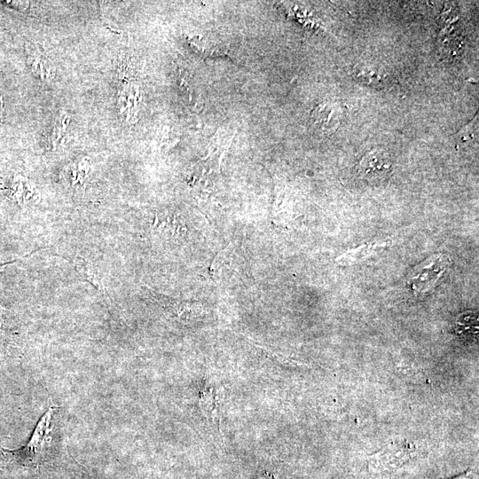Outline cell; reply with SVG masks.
Returning a JSON list of instances; mask_svg holds the SVG:
<instances>
[{"label":"cell","mask_w":479,"mask_h":479,"mask_svg":"<svg viewBox=\"0 0 479 479\" xmlns=\"http://www.w3.org/2000/svg\"><path fill=\"white\" fill-rule=\"evenodd\" d=\"M414 453V445L406 440L389 444L385 449L369 456V472L374 475L392 472L410 460Z\"/></svg>","instance_id":"2"},{"label":"cell","mask_w":479,"mask_h":479,"mask_svg":"<svg viewBox=\"0 0 479 479\" xmlns=\"http://www.w3.org/2000/svg\"><path fill=\"white\" fill-rule=\"evenodd\" d=\"M90 166L87 160L73 163L66 169V179L72 186H82L88 176Z\"/></svg>","instance_id":"12"},{"label":"cell","mask_w":479,"mask_h":479,"mask_svg":"<svg viewBox=\"0 0 479 479\" xmlns=\"http://www.w3.org/2000/svg\"><path fill=\"white\" fill-rule=\"evenodd\" d=\"M199 405L205 419L212 428L219 430L220 404L215 386L205 383L200 392Z\"/></svg>","instance_id":"6"},{"label":"cell","mask_w":479,"mask_h":479,"mask_svg":"<svg viewBox=\"0 0 479 479\" xmlns=\"http://www.w3.org/2000/svg\"><path fill=\"white\" fill-rule=\"evenodd\" d=\"M59 408L50 406L37 421L36 426L27 444L18 449L9 450L0 447L1 452L27 467H38L51 446L53 434V419Z\"/></svg>","instance_id":"1"},{"label":"cell","mask_w":479,"mask_h":479,"mask_svg":"<svg viewBox=\"0 0 479 479\" xmlns=\"http://www.w3.org/2000/svg\"><path fill=\"white\" fill-rule=\"evenodd\" d=\"M341 107L335 104H319L311 113L314 126L324 133L333 132L341 122Z\"/></svg>","instance_id":"7"},{"label":"cell","mask_w":479,"mask_h":479,"mask_svg":"<svg viewBox=\"0 0 479 479\" xmlns=\"http://www.w3.org/2000/svg\"><path fill=\"white\" fill-rule=\"evenodd\" d=\"M75 270L82 281L90 283L95 289L107 296L106 287L99 276L97 267L83 256H76Z\"/></svg>","instance_id":"9"},{"label":"cell","mask_w":479,"mask_h":479,"mask_svg":"<svg viewBox=\"0 0 479 479\" xmlns=\"http://www.w3.org/2000/svg\"><path fill=\"white\" fill-rule=\"evenodd\" d=\"M387 246H389V244L385 241L363 245L357 248H354L340 255L337 258V263L340 265H349L357 263V262L364 260L379 251L383 250Z\"/></svg>","instance_id":"10"},{"label":"cell","mask_w":479,"mask_h":479,"mask_svg":"<svg viewBox=\"0 0 479 479\" xmlns=\"http://www.w3.org/2000/svg\"><path fill=\"white\" fill-rule=\"evenodd\" d=\"M450 259L443 255H434L418 265L408 279V286L415 294L432 290L445 273Z\"/></svg>","instance_id":"3"},{"label":"cell","mask_w":479,"mask_h":479,"mask_svg":"<svg viewBox=\"0 0 479 479\" xmlns=\"http://www.w3.org/2000/svg\"><path fill=\"white\" fill-rule=\"evenodd\" d=\"M391 167L389 155L381 149H373L363 156L357 169L362 178L375 181L388 176Z\"/></svg>","instance_id":"5"},{"label":"cell","mask_w":479,"mask_h":479,"mask_svg":"<svg viewBox=\"0 0 479 479\" xmlns=\"http://www.w3.org/2000/svg\"><path fill=\"white\" fill-rule=\"evenodd\" d=\"M31 70L41 80L47 79L50 75V67L47 62L40 55L30 54L28 58Z\"/></svg>","instance_id":"15"},{"label":"cell","mask_w":479,"mask_h":479,"mask_svg":"<svg viewBox=\"0 0 479 479\" xmlns=\"http://www.w3.org/2000/svg\"><path fill=\"white\" fill-rule=\"evenodd\" d=\"M12 198L19 204H25L33 200L35 196V188L33 185L24 177H18L13 180L11 188Z\"/></svg>","instance_id":"11"},{"label":"cell","mask_w":479,"mask_h":479,"mask_svg":"<svg viewBox=\"0 0 479 479\" xmlns=\"http://www.w3.org/2000/svg\"><path fill=\"white\" fill-rule=\"evenodd\" d=\"M60 118H58L54 128L52 129L51 137V142L52 146H55L57 142L59 140V137H61L62 132L64 131L65 126L67 124V116H59Z\"/></svg>","instance_id":"16"},{"label":"cell","mask_w":479,"mask_h":479,"mask_svg":"<svg viewBox=\"0 0 479 479\" xmlns=\"http://www.w3.org/2000/svg\"><path fill=\"white\" fill-rule=\"evenodd\" d=\"M452 479H474V474L471 470H467L466 473Z\"/></svg>","instance_id":"17"},{"label":"cell","mask_w":479,"mask_h":479,"mask_svg":"<svg viewBox=\"0 0 479 479\" xmlns=\"http://www.w3.org/2000/svg\"><path fill=\"white\" fill-rule=\"evenodd\" d=\"M119 107L125 121L134 122L137 120L140 103V92L137 84L125 83L119 96Z\"/></svg>","instance_id":"8"},{"label":"cell","mask_w":479,"mask_h":479,"mask_svg":"<svg viewBox=\"0 0 479 479\" xmlns=\"http://www.w3.org/2000/svg\"><path fill=\"white\" fill-rule=\"evenodd\" d=\"M145 293L157 303L168 315L181 323L187 324L204 313V307L200 303L171 298L144 287Z\"/></svg>","instance_id":"4"},{"label":"cell","mask_w":479,"mask_h":479,"mask_svg":"<svg viewBox=\"0 0 479 479\" xmlns=\"http://www.w3.org/2000/svg\"><path fill=\"white\" fill-rule=\"evenodd\" d=\"M18 260H20V259H15V260H12V261H9V262H6V263H0V270L4 269L5 266H7L9 264H12V263H16Z\"/></svg>","instance_id":"18"},{"label":"cell","mask_w":479,"mask_h":479,"mask_svg":"<svg viewBox=\"0 0 479 479\" xmlns=\"http://www.w3.org/2000/svg\"><path fill=\"white\" fill-rule=\"evenodd\" d=\"M188 42L196 52L204 56H217L225 52L217 43L199 36L188 37Z\"/></svg>","instance_id":"13"},{"label":"cell","mask_w":479,"mask_h":479,"mask_svg":"<svg viewBox=\"0 0 479 479\" xmlns=\"http://www.w3.org/2000/svg\"><path fill=\"white\" fill-rule=\"evenodd\" d=\"M477 316L467 311L460 314L455 322V331L460 335H475L477 333Z\"/></svg>","instance_id":"14"},{"label":"cell","mask_w":479,"mask_h":479,"mask_svg":"<svg viewBox=\"0 0 479 479\" xmlns=\"http://www.w3.org/2000/svg\"><path fill=\"white\" fill-rule=\"evenodd\" d=\"M2 109H3V101H2V98H1V96H0V116H1V114H2Z\"/></svg>","instance_id":"19"}]
</instances>
